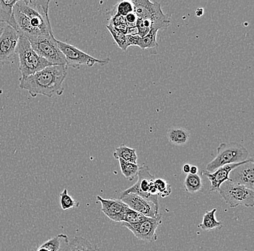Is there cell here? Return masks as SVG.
<instances>
[{
    "mask_svg": "<svg viewBox=\"0 0 254 251\" xmlns=\"http://www.w3.org/2000/svg\"><path fill=\"white\" fill-rule=\"evenodd\" d=\"M65 65H51L28 77H20L19 85L33 98L39 95L48 98L55 95L62 96L64 90L63 83L67 75Z\"/></svg>",
    "mask_w": 254,
    "mask_h": 251,
    "instance_id": "cell-1",
    "label": "cell"
},
{
    "mask_svg": "<svg viewBox=\"0 0 254 251\" xmlns=\"http://www.w3.org/2000/svg\"><path fill=\"white\" fill-rule=\"evenodd\" d=\"M49 0H17L15 4L26 15L30 23L40 35L53 33L49 17Z\"/></svg>",
    "mask_w": 254,
    "mask_h": 251,
    "instance_id": "cell-2",
    "label": "cell"
},
{
    "mask_svg": "<svg viewBox=\"0 0 254 251\" xmlns=\"http://www.w3.org/2000/svg\"><path fill=\"white\" fill-rule=\"evenodd\" d=\"M15 53L18 55L19 70L21 77H28L52 65L45 59L40 57L32 48L29 40L23 36L19 37Z\"/></svg>",
    "mask_w": 254,
    "mask_h": 251,
    "instance_id": "cell-3",
    "label": "cell"
},
{
    "mask_svg": "<svg viewBox=\"0 0 254 251\" xmlns=\"http://www.w3.org/2000/svg\"><path fill=\"white\" fill-rule=\"evenodd\" d=\"M215 158L206 167V171L213 172L225 165L241 163L249 160V153L244 146L236 142L222 143L217 147Z\"/></svg>",
    "mask_w": 254,
    "mask_h": 251,
    "instance_id": "cell-4",
    "label": "cell"
},
{
    "mask_svg": "<svg viewBox=\"0 0 254 251\" xmlns=\"http://www.w3.org/2000/svg\"><path fill=\"white\" fill-rule=\"evenodd\" d=\"M134 13L137 18L150 20L152 29H166L171 25V19L163 13L161 5L149 0H133Z\"/></svg>",
    "mask_w": 254,
    "mask_h": 251,
    "instance_id": "cell-5",
    "label": "cell"
},
{
    "mask_svg": "<svg viewBox=\"0 0 254 251\" xmlns=\"http://www.w3.org/2000/svg\"><path fill=\"white\" fill-rule=\"evenodd\" d=\"M32 48L52 65H65L66 60L59 48L54 33L43 34L29 39Z\"/></svg>",
    "mask_w": 254,
    "mask_h": 251,
    "instance_id": "cell-6",
    "label": "cell"
},
{
    "mask_svg": "<svg viewBox=\"0 0 254 251\" xmlns=\"http://www.w3.org/2000/svg\"><path fill=\"white\" fill-rule=\"evenodd\" d=\"M218 192L230 207L236 208L241 205L254 207V191L251 189L228 180L222 184Z\"/></svg>",
    "mask_w": 254,
    "mask_h": 251,
    "instance_id": "cell-7",
    "label": "cell"
},
{
    "mask_svg": "<svg viewBox=\"0 0 254 251\" xmlns=\"http://www.w3.org/2000/svg\"><path fill=\"white\" fill-rule=\"evenodd\" d=\"M136 183L129 188L124 190L121 195L134 193L159 206L158 195L154 184L155 177L150 174V168L147 165L139 167Z\"/></svg>",
    "mask_w": 254,
    "mask_h": 251,
    "instance_id": "cell-8",
    "label": "cell"
},
{
    "mask_svg": "<svg viewBox=\"0 0 254 251\" xmlns=\"http://www.w3.org/2000/svg\"><path fill=\"white\" fill-rule=\"evenodd\" d=\"M57 44L65 57L66 68L69 67V68L79 70L82 65L93 67L95 64H98L103 66V65L109 64L110 62L109 58H106L105 60H98L95 58L89 55L88 54L82 52L80 49H77L74 46L63 41L57 40Z\"/></svg>",
    "mask_w": 254,
    "mask_h": 251,
    "instance_id": "cell-9",
    "label": "cell"
},
{
    "mask_svg": "<svg viewBox=\"0 0 254 251\" xmlns=\"http://www.w3.org/2000/svg\"><path fill=\"white\" fill-rule=\"evenodd\" d=\"M161 219L160 214L158 218H147L134 224L122 222V225L129 230L138 239L146 243H153L157 241L156 230L162 223Z\"/></svg>",
    "mask_w": 254,
    "mask_h": 251,
    "instance_id": "cell-10",
    "label": "cell"
},
{
    "mask_svg": "<svg viewBox=\"0 0 254 251\" xmlns=\"http://www.w3.org/2000/svg\"><path fill=\"white\" fill-rule=\"evenodd\" d=\"M20 35L9 25L0 29V64L9 63L15 55Z\"/></svg>",
    "mask_w": 254,
    "mask_h": 251,
    "instance_id": "cell-11",
    "label": "cell"
},
{
    "mask_svg": "<svg viewBox=\"0 0 254 251\" xmlns=\"http://www.w3.org/2000/svg\"><path fill=\"white\" fill-rule=\"evenodd\" d=\"M119 200L125 203L130 209L148 218H158L160 215L159 213V206L139 195L128 193L121 195Z\"/></svg>",
    "mask_w": 254,
    "mask_h": 251,
    "instance_id": "cell-12",
    "label": "cell"
},
{
    "mask_svg": "<svg viewBox=\"0 0 254 251\" xmlns=\"http://www.w3.org/2000/svg\"><path fill=\"white\" fill-rule=\"evenodd\" d=\"M229 180L233 183L238 184L254 190V159L246 160L244 164L237 167L230 171Z\"/></svg>",
    "mask_w": 254,
    "mask_h": 251,
    "instance_id": "cell-13",
    "label": "cell"
},
{
    "mask_svg": "<svg viewBox=\"0 0 254 251\" xmlns=\"http://www.w3.org/2000/svg\"><path fill=\"white\" fill-rule=\"evenodd\" d=\"M97 200L101 203V211L106 217L116 222H122L128 206L119 199H106L97 195Z\"/></svg>",
    "mask_w": 254,
    "mask_h": 251,
    "instance_id": "cell-14",
    "label": "cell"
},
{
    "mask_svg": "<svg viewBox=\"0 0 254 251\" xmlns=\"http://www.w3.org/2000/svg\"><path fill=\"white\" fill-rule=\"evenodd\" d=\"M245 162L225 165V166L221 167L216 169L213 172H208L206 170L203 171L201 174L207 177L209 181H210V191H218L222 184L226 182V181L229 180L230 171L234 169L235 168L237 167L240 166V165H242Z\"/></svg>",
    "mask_w": 254,
    "mask_h": 251,
    "instance_id": "cell-15",
    "label": "cell"
},
{
    "mask_svg": "<svg viewBox=\"0 0 254 251\" xmlns=\"http://www.w3.org/2000/svg\"><path fill=\"white\" fill-rule=\"evenodd\" d=\"M17 0H0V23L14 26L13 8Z\"/></svg>",
    "mask_w": 254,
    "mask_h": 251,
    "instance_id": "cell-16",
    "label": "cell"
},
{
    "mask_svg": "<svg viewBox=\"0 0 254 251\" xmlns=\"http://www.w3.org/2000/svg\"><path fill=\"white\" fill-rule=\"evenodd\" d=\"M63 251H98V248L82 237H74Z\"/></svg>",
    "mask_w": 254,
    "mask_h": 251,
    "instance_id": "cell-17",
    "label": "cell"
},
{
    "mask_svg": "<svg viewBox=\"0 0 254 251\" xmlns=\"http://www.w3.org/2000/svg\"><path fill=\"white\" fill-rule=\"evenodd\" d=\"M168 141L176 146H183L187 144L190 140V133L182 128H172L167 133Z\"/></svg>",
    "mask_w": 254,
    "mask_h": 251,
    "instance_id": "cell-18",
    "label": "cell"
},
{
    "mask_svg": "<svg viewBox=\"0 0 254 251\" xmlns=\"http://www.w3.org/2000/svg\"><path fill=\"white\" fill-rule=\"evenodd\" d=\"M113 155L117 160L121 159L124 161L133 164H136L137 162L138 157L136 150L134 149L127 147L125 144H122V146L117 148Z\"/></svg>",
    "mask_w": 254,
    "mask_h": 251,
    "instance_id": "cell-19",
    "label": "cell"
},
{
    "mask_svg": "<svg viewBox=\"0 0 254 251\" xmlns=\"http://www.w3.org/2000/svg\"><path fill=\"white\" fill-rule=\"evenodd\" d=\"M184 187L187 193L193 194L203 189L202 180L198 174H187L184 180Z\"/></svg>",
    "mask_w": 254,
    "mask_h": 251,
    "instance_id": "cell-20",
    "label": "cell"
},
{
    "mask_svg": "<svg viewBox=\"0 0 254 251\" xmlns=\"http://www.w3.org/2000/svg\"><path fill=\"white\" fill-rule=\"evenodd\" d=\"M217 209H213L212 210L206 211L203 217L202 222L198 225V228L203 230H214V229L221 228L222 222H218L215 218V213Z\"/></svg>",
    "mask_w": 254,
    "mask_h": 251,
    "instance_id": "cell-21",
    "label": "cell"
},
{
    "mask_svg": "<svg viewBox=\"0 0 254 251\" xmlns=\"http://www.w3.org/2000/svg\"><path fill=\"white\" fill-rule=\"evenodd\" d=\"M119 165L122 174L128 180H134L137 177L139 166L137 164L130 163L119 159Z\"/></svg>",
    "mask_w": 254,
    "mask_h": 251,
    "instance_id": "cell-22",
    "label": "cell"
},
{
    "mask_svg": "<svg viewBox=\"0 0 254 251\" xmlns=\"http://www.w3.org/2000/svg\"><path fill=\"white\" fill-rule=\"evenodd\" d=\"M158 32V30L152 29L147 36L142 38L139 37L137 47L142 49V50L158 47V44L157 42V33Z\"/></svg>",
    "mask_w": 254,
    "mask_h": 251,
    "instance_id": "cell-23",
    "label": "cell"
},
{
    "mask_svg": "<svg viewBox=\"0 0 254 251\" xmlns=\"http://www.w3.org/2000/svg\"><path fill=\"white\" fill-rule=\"evenodd\" d=\"M134 12V6L131 1H122L114 6V8L111 11L112 16L118 15V16L126 17L128 14Z\"/></svg>",
    "mask_w": 254,
    "mask_h": 251,
    "instance_id": "cell-24",
    "label": "cell"
},
{
    "mask_svg": "<svg viewBox=\"0 0 254 251\" xmlns=\"http://www.w3.org/2000/svg\"><path fill=\"white\" fill-rule=\"evenodd\" d=\"M60 207L64 211L77 209L79 206V202H77L71 195H69L67 189H64L63 191L60 193Z\"/></svg>",
    "mask_w": 254,
    "mask_h": 251,
    "instance_id": "cell-25",
    "label": "cell"
},
{
    "mask_svg": "<svg viewBox=\"0 0 254 251\" xmlns=\"http://www.w3.org/2000/svg\"><path fill=\"white\" fill-rule=\"evenodd\" d=\"M106 28L109 30V32L111 33L113 39L117 43L119 48L122 49L124 52H125L127 48H128L127 45L126 35L122 33V31H119L118 29L114 28V27L111 26V25H106Z\"/></svg>",
    "mask_w": 254,
    "mask_h": 251,
    "instance_id": "cell-26",
    "label": "cell"
},
{
    "mask_svg": "<svg viewBox=\"0 0 254 251\" xmlns=\"http://www.w3.org/2000/svg\"><path fill=\"white\" fill-rule=\"evenodd\" d=\"M155 188H156L157 193L158 196L162 198H166L171 194V186L169 183L166 182L163 179H155L154 181Z\"/></svg>",
    "mask_w": 254,
    "mask_h": 251,
    "instance_id": "cell-27",
    "label": "cell"
},
{
    "mask_svg": "<svg viewBox=\"0 0 254 251\" xmlns=\"http://www.w3.org/2000/svg\"><path fill=\"white\" fill-rule=\"evenodd\" d=\"M147 218H148V217H146L145 216L127 207L122 222H126V223L128 224L138 223V222H142V221Z\"/></svg>",
    "mask_w": 254,
    "mask_h": 251,
    "instance_id": "cell-28",
    "label": "cell"
},
{
    "mask_svg": "<svg viewBox=\"0 0 254 251\" xmlns=\"http://www.w3.org/2000/svg\"><path fill=\"white\" fill-rule=\"evenodd\" d=\"M135 26L137 29L138 36L140 38L147 36L152 30V23L150 20H142L140 18H137Z\"/></svg>",
    "mask_w": 254,
    "mask_h": 251,
    "instance_id": "cell-29",
    "label": "cell"
},
{
    "mask_svg": "<svg viewBox=\"0 0 254 251\" xmlns=\"http://www.w3.org/2000/svg\"><path fill=\"white\" fill-rule=\"evenodd\" d=\"M139 36L138 35H126V41L127 47L131 46H137Z\"/></svg>",
    "mask_w": 254,
    "mask_h": 251,
    "instance_id": "cell-30",
    "label": "cell"
},
{
    "mask_svg": "<svg viewBox=\"0 0 254 251\" xmlns=\"http://www.w3.org/2000/svg\"><path fill=\"white\" fill-rule=\"evenodd\" d=\"M125 17L128 27H134L136 25L137 17L136 16V15H135L134 12H131V13L128 14V15H127V16Z\"/></svg>",
    "mask_w": 254,
    "mask_h": 251,
    "instance_id": "cell-31",
    "label": "cell"
},
{
    "mask_svg": "<svg viewBox=\"0 0 254 251\" xmlns=\"http://www.w3.org/2000/svg\"><path fill=\"white\" fill-rule=\"evenodd\" d=\"M190 165L189 164H185L184 166L182 167V171L184 174H190Z\"/></svg>",
    "mask_w": 254,
    "mask_h": 251,
    "instance_id": "cell-32",
    "label": "cell"
},
{
    "mask_svg": "<svg viewBox=\"0 0 254 251\" xmlns=\"http://www.w3.org/2000/svg\"><path fill=\"white\" fill-rule=\"evenodd\" d=\"M198 169L197 167L194 166V165H193V166H190V174H198Z\"/></svg>",
    "mask_w": 254,
    "mask_h": 251,
    "instance_id": "cell-33",
    "label": "cell"
},
{
    "mask_svg": "<svg viewBox=\"0 0 254 251\" xmlns=\"http://www.w3.org/2000/svg\"><path fill=\"white\" fill-rule=\"evenodd\" d=\"M195 14H196V16H197L198 17L202 16V15H204V9H196V12H195Z\"/></svg>",
    "mask_w": 254,
    "mask_h": 251,
    "instance_id": "cell-34",
    "label": "cell"
},
{
    "mask_svg": "<svg viewBox=\"0 0 254 251\" xmlns=\"http://www.w3.org/2000/svg\"><path fill=\"white\" fill-rule=\"evenodd\" d=\"M34 251H50L47 248L43 247L42 246H40L38 249H36Z\"/></svg>",
    "mask_w": 254,
    "mask_h": 251,
    "instance_id": "cell-35",
    "label": "cell"
}]
</instances>
